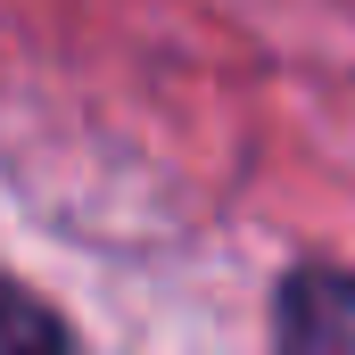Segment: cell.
<instances>
[{
  "label": "cell",
  "mask_w": 355,
  "mask_h": 355,
  "mask_svg": "<svg viewBox=\"0 0 355 355\" xmlns=\"http://www.w3.org/2000/svg\"><path fill=\"white\" fill-rule=\"evenodd\" d=\"M281 347H355V272L339 265H297L272 297Z\"/></svg>",
  "instance_id": "6da1fadb"
},
{
  "label": "cell",
  "mask_w": 355,
  "mask_h": 355,
  "mask_svg": "<svg viewBox=\"0 0 355 355\" xmlns=\"http://www.w3.org/2000/svg\"><path fill=\"white\" fill-rule=\"evenodd\" d=\"M75 331H67V314H50L25 281H8L0 272V355H25V347H67Z\"/></svg>",
  "instance_id": "7a4b0ae2"
}]
</instances>
